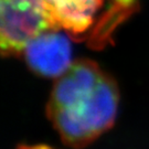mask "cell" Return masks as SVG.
Wrapping results in <instances>:
<instances>
[{
    "label": "cell",
    "instance_id": "7a4b0ae2",
    "mask_svg": "<svg viewBox=\"0 0 149 149\" xmlns=\"http://www.w3.org/2000/svg\"><path fill=\"white\" fill-rule=\"evenodd\" d=\"M55 29L44 0H0V55L23 53L40 33Z\"/></svg>",
    "mask_w": 149,
    "mask_h": 149
},
{
    "label": "cell",
    "instance_id": "6da1fadb",
    "mask_svg": "<svg viewBox=\"0 0 149 149\" xmlns=\"http://www.w3.org/2000/svg\"><path fill=\"white\" fill-rule=\"evenodd\" d=\"M119 104L117 83L93 61H75L56 77L48 116L65 145L84 148L115 123Z\"/></svg>",
    "mask_w": 149,
    "mask_h": 149
},
{
    "label": "cell",
    "instance_id": "277c9868",
    "mask_svg": "<svg viewBox=\"0 0 149 149\" xmlns=\"http://www.w3.org/2000/svg\"><path fill=\"white\" fill-rule=\"evenodd\" d=\"M44 3L55 29L81 37L92 27L104 0H44Z\"/></svg>",
    "mask_w": 149,
    "mask_h": 149
},
{
    "label": "cell",
    "instance_id": "5b68a950",
    "mask_svg": "<svg viewBox=\"0 0 149 149\" xmlns=\"http://www.w3.org/2000/svg\"><path fill=\"white\" fill-rule=\"evenodd\" d=\"M140 9L138 0H113L107 12L102 17L101 21L93 32L91 39L92 45L95 48H103L111 42V37L114 31L127 20L129 17Z\"/></svg>",
    "mask_w": 149,
    "mask_h": 149
},
{
    "label": "cell",
    "instance_id": "3957f363",
    "mask_svg": "<svg viewBox=\"0 0 149 149\" xmlns=\"http://www.w3.org/2000/svg\"><path fill=\"white\" fill-rule=\"evenodd\" d=\"M23 54L29 68L45 77H59L73 63L71 43L59 29H50L33 38Z\"/></svg>",
    "mask_w": 149,
    "mask_h": 149
}]
</instances>
